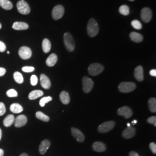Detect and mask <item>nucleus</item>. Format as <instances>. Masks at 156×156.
<instances>
[{
  "label": "nucleus",
  "mask_w": 156,
  "mask_h": 156,
  "mask_svg": "<svg viewBox=\"0 0 156 156\" xmlns=\"http://www.w3.org/2000/svg\"><path fill=\"white\" fill-rule=\"evenodd\" d=\"M87 34L90 37H94L99 33V27L97 21L93 18L90 19L87 24Z\"/></svg>",
  "instance_id": "1"
},
{
  "label": "nucleus",
  "mask_w": 156,
  "mask_h": 156,
  "mask_svg": "<svg viewBox=\"0 0 156 156\" xmlns=\"http://www.w3.org/2000/svg\"><path fill=\"white\" fill-rule=\"evenodd\" d=\"M64 42L67 50L72 52L75 48V44L72 35L69 33H66L64 35Z\"/></svg>",
  "instance_id": "2"
},
{
  "label": "nucleus",
  "mask_w": 156,
  "mask_h": 156,
  "mask_svg": "<svg viewBox=\"0 0 156 156\" xmlns=\"http://www.w3.org/2000/svg\"><path fill=\"white\" fill-rule=\"evenodd\" d=\"M136 84L134 82H124L119 85V90L123 93H128L133 91L136 89Z\"/></svg>",
  "instance_id": "3"
},
{
  "label": "nucleus",
  "mask_w": 156,
  "mask_h": 156,
  "mask_svg": "<svg viewBox=\"0 0 156 156\" xmlns=\"http://www.w3.org/2000/svg\"><path fill=\"white\" fill-rule=\"evenodd\" d=\"M104 69V67L99 63H93L90 64L88 71L90 75L91 76H97L101 73H102Z\"/></svg>",
  "instance_id": "4"
},
{
  "label": "nucleus",
  "mask_w": 156,
  "mask_h": 156,
  "mask_svg": "<svg viewBox=\"0 0 156 156\" xmlns=\"http://www.w3.org/2000/svg\"><path fill=\"white\" fill-rule=\"evenodd\" d=\"M17 8L19 13L23 15H28L31 11L28 4L24 0H20L17 2Z\"/></svg>",
  "instance_id": "5"
},
{
  "label": "nucleus",
  "mask_w": 156,
  "mask_h": 156,
  "mask_svg": "<svg viewBox=\"0 0 156 156\" xmlns=\"http://www.w3.org/2000/svg\"><path fill=\"white\" fill-rule=\"evenodd\" d=\"M64 8L61 5H57L55 6L51 12L52 17L55 20H59L63 16L64 14Z\"/></svg>",
  "instance_id": "6"
},
{
  "label": "nucleus",
  "mask_w": 156,
  "mask_h": 156,
  "mask_svg": "<svg viewBox=\"0 0 156 156\" xmlns=\"http://www.w3.org/2000/svg\"><path fill=\"white\" fill-rule=\"evenodd\" d=\"M116 123L113 121H108L101 124L98 127V130L101 133H105L111 131L115 126Z\"/></svg>",
  "instance_id": "7"
},
{
  "label": "nucleus",
  "mask_w": 156,
  "mask_h": 156,
  "mask_svg": "<svg viewBox=\"0 0 156 156\" xmlns=\"http://www.w3.org/2000/svg\"><path fill=\"white\" fill-rule=\"evenodd\" d=\"M82 84H83V90L84 92L86 93H89L94 86L93 81L87 76H84L82 79Z\"/></svg>",
  "instance_id": "8"
},
{
  "label": "nucleus",
  "mask_w": 156,
  "mask_h": 156,
  "mask_svg": "<svg viewBox=\"0 0 156 156\" xmlns=\"http://www.w3.org/2000/svg\"><path fill=\"white\" fill-rule=\"evenodd\" d=\"M19 55L23 60H27L32 56V51L28 47L22 46L19 50Z\"/></svg>",
  "instance_id": "9"
},
{
  "label": "nucleus",
  "mask_w": 156,
  "mask_h": 156,
  "mask_svg": "<svg viewBox=\"0 0 156 156\" xmlns=\"http://www.w3.org/2000/svg\"><path fill=\"white\" fill-rule=\"evenodd\" d=\"M142 20L145 23H149L152 18V12L149 8H144L142 9L140 13Z\"/></svg>",
  "instance_id": "10"
},
{
  "label": "nucleus",
  "mask_w": 156,
  "mask_h": 156,
  "mask_svg": "<svg viewBox=\"0 0 156 156\" xmlns=\"http://www.w3.org/2000/svg\"><path fill=\"white\" fill-rule=\"evenodd\" d=\"M117 113L120 116H123L126 119H129L133 116V112L128 106H124L121 107L117 110Z\"/></svg>",
  "instance_id": "11"
},
{
  "label": "nucleus",
  "mask_w": 156,
  "mask_h": 156,
  "mask_svg": "<svg viewBox=\"0 0 156 156\" xmlns=\"http://www.w3.org/2000/svg\"><path fill=\"white\" fill-rule=\"evenodd\" d=\"M27 123V118L23 115H19L15 119V126L17 128L22 127Z\"/></svg>",
  "instance_id": "12"
},
{
  "label": "nucleus",
  "mask_w": 156,
  "mask_h": 156,
  "mask_svg": "<svg viewBox=\"0 0 156 156\" xmlns=\"http://www.w3.org/2000/svg\"><path fill=\"white\" fill-rule=\"evenodd\" d=\"M136 129L134 127H127L122 133V136L125 139H130L135 136Z\"/></svg>",
  "instance_id": "13"
},
{
  "label": "nucleus",
  "mask_w": 156,
  "mask_h": 156,
  "mask_svg": "<svg viewBox=\"0 0 156 156\" xmlns=\"http://www.w3.org/2000/svg\"><path fill=\"white\" fill-rule=\"evenodd\" d=\"M71 132H72L73 136L79 142H83L84 140V134L78 128L73 127L71 128Z\"/></svg>",
  "instance_id": "14"
},
{
  "label": "nucleus",
  "mask_w": 156,
  "mask_h": 156,
  "mask_svg": "<svg viewBox=\"0 0 156 156\" xmlns=\"http://www.w3.org/2000/svg\"><path fill=\"white\" fill-rule=\"evenodd\" d=\"M40 82L42 87L45 89H49L51 87V82L49 78L45 74H41L40 76Z\"/></svg>",
  "instance_id": "15"
},
{
  "label": "nucleus",
  "mask_w": 156,
  "mask_h": 156,
  "mask_svg": "<svg viewBox=\"0 0 156 156\" xmlns=\"http://www.w3.org/2000/svg\"><path fill=\"white\" fill-rule=\"evenodd\" d=\"M50 146V142L48 140H42L39 145V151L41 154H45L49 149Z\"/></svg>",
  "instance_id": "16"
},
{
  "label": "nucleus",
  "mask_w": 156,
  "mask_h": 156,
  "mask_svg": "<svg viewBox=\"0 0 156 156\" xmlns=\"http://www.w3.org/2000/svg\"><path fill=\"white\" fill-rule=\"evenodd\" d=\"M134 76L138 81H140V82L143 81L144 79L143 67L139 66L135 69Z\"/></svg>",
  "instance_id": "17"
},
{
  "label": "nucleus",
  "mask_w": 156,
  "mask_h": 156,
  "mask_svg": "<svg viewBox=\"0 0 156 156\" xmlns=\"http://www.w3.org/2000/svg\"><path fill=\"white\" fill-rule=\"evenodd\" d=\"M92 147L97 152H103L106 150V145L101 142H95L93 144Z\"/></svg>",
  "instance_id": "18"
},
{
  "label": "nucleus",
  "mask_w": 156,
  "mask_h": 156,
  "mask_svg": "<svg viewBox=\"0 0 156 156\" xmlns=\"http://www.w3.org/2000/svg\"><path fill=\"white\" fill-rule=\"evenodd\" d=\"M57 56L56 54L52 53L48 57L46 60V64L48 67H53L57 62Z\"/></svg>",
  "instance_id": "19"
},
{
  "label": "nucleus",
  "mask_w": 156,
  "mask_h": 156,
  "mask_svg": "<svg viewBox=\"0 0 156 156\" xmlns=\"http://www.w3.org/2000/svg\"><path fill=\"white\" fill-rule=\"evenodd\" d=\"M12 28L16 30H25L29 28V26L26 23L16 22L13 23Z\"/></svg>",
  "instance_id": "20"
},
{
  "label": "nucleus",
  "mask_w": 156,
  "mask_h": 156,
  "mask_svg": "<svg viewBox=\"0 0 156 156\" xmlns=\"http://www.w3.org/2000/svg\"><path fill=\"white\" fill-rule=\"evenodd\" d=\"M129 38L136 43H140L144 39V37L141 34L136 32H131L129 34Z\"/></svg>",
  "instance_id": "21"
},
{
  "label": "nucleus",
  "mask_w": 156,
  "mask_h": 156,
  "mask_svg": "<svg viewBox=\"0 0 156 156\" xmlns=\"http://www.w3.org/2000/svg\"><path fill=\"white\" fill-rule=\"evenodd\" d=\"M43 95H44V92L42 91L36 90L30 92V93L28 95V98L31 100H34L42 97Z\"/></svg>",
  "instance_id": "22"
},
{
  "label": "nucleus",
  "mask_w": 156,
  "mask_h": 156,
  "mask_svg": "<svg viewBox=\"0 0 156 156\" xmlns=\"http://www.w3.org/2000/svg\"><path fill=\"white\" fill-rule=\"evenodd\" d=\"M60 99L62 101V103L64 105H67L70 102V97L69 94L65 91H62L60 94Z\"/></svg>",
  "instance_id": "23"
},
{
  "label": "nucleus",
  "mask_w": 156,
  "mask_h": 156,
  "mask_svg": "<svg viewBox=\"0 0 156 156\" xmlns=\"http://www.w3.org/2000/svg\"><path fill=\"white\" fill-rule=\"evenodd\" d=\"M15 122V116L13 115H9L4 119L3 124L6 127H11Z\"/></svg>",
  "instance_id": "24"
},
{
  "label": "nucleus",
  "mask_w": 156,
  "mask_h": 156,
  "mask_svg": "<svg viewBox=\"0 0 156 156\" xmlns=\"http://www.w3.org/2000/svg\"><path fill=\"white\" fill-rule=\"evenodd\" d=\"M10 111L14 113H20L23 111V108L19 104L14 103L10 106Z\"/></svg>",
  "instance_id": "25"
},
{
  "label": "nucleus",
  "mask_w": 156,
  "mask_h": 156,
  "mask_svg": "<svg viewBox=\"0 0 156 156\" xmlns=\"http://www.w3.org/2000/svg\"><path fill=\"white\" fill-rule=\"evenodd\" d=\"M0 6L5 10H11L13 8V4L9 0H0Z\"/></svg>",
  "instance_id": "26"
},
{
  "label": "nucleus",
  "mask_w": 156,
  "mask_h": 156,
  "mask_svg": "<svg viewBox=\"0 0 156 156\" xmlns=\"http://www.w3.org/2000/svg\"><path fill=\"white\" fill-rule=\"evenodd\" d=\"M42 49L45 53H48L51 49V43L49 40L45 38L42 41Z\"/></svg>",
  "instance_id": "27"
},
{
  "label": "nucleus",
  "mask_w": 156,
  "mask_h": 156,
  "mask_svg": "<svg viewBox=\"0 0 156 156\" xmlns=\"http://www.w3.org/2000/svg\"><path fill=\"white\" fill-rule=\"evenodd\" d=\"M35 116L37 119L45 122H48L50 120V118L48 116L46 115L43 112L41 111L37 112L35 113Z\"/></svg>",
  "instance_id": "28"
},
{
  "label": "nucleus",
  "mask_w": 156,
  "mask_h": 156,
  "mask_svg": "<svg viewBox=\"0 0 156 156\" xmlns=\"http://www.w3.org/2000/svg\"><path fill=\"white\" fill-rule=\"evenodd\" d=\"M148 105L149 109L151 112H156V99L155 98H151L148 101Z\"/></svg>",
  "instance_id": "29"
},
{
  "label": "nucleus",
  "mask_w": 156,
  "mask_h": 156,
  "mask_svg": "<svg viewBox=\"0 0 156 156\" xmlns=\"http://www.w3.org/2000/svg\"><path fill=\"white\" fill-rule=\"evenodd\" d=\"M13 78L17 83L22 84L24 82V78L22 74L19 72H15L13 73Z\"/></svg>",
  "instance_id": "30"
},
{
  "label": "nucleus",
  "mask_w": 156,
  "mask_h": 156,
  "mask_svg": "<svg viewBox=\"0 0 156 156\" xmlns=\"http://www.w3.org/2000/svg\"><path fill=\"white\" fill-rule=\"evenodd\" d=\"M119 12L123 15L127 16L129 14V8L128 6L126 5L120 6L119 8Z\"/></svg>",
  "instance_id": "31"
},
{
  "label": "nucleus",
  "mask_w": 156,
  "mask_h": 156,
  "mask_svg": "<svg viewBox=\"0 0 156 156\" xmlns=\"http://www.w3.org/2000/svg\"><path fill=\"white\" fill-rule=\"evenodd\" d=\"M51 100H52V97H51L50 96L44 97L39 101V105L41 107H44L46 104L48 103Z\"/></svg>",
  "instance_id": "32"
},
{
  "label": "nucleus",
  "mask_w": 156,
  "mask_h": 156,
  "mask_svg": "<svg viewBox=\"0 0 156 156\" xmlns=\"http://www.w3.org/2000/svg\"><path fill=\"white\" fill-rule=\"evenodd\" d=\"M131 26L134 27L135 29L140 30H141L142 28V24L140 23V21L137 20H134L131 22Z\"/></svg>",
  "instance_id": "33"
},
{
  "label": "nucleus",
  "mask_w": 156,
  "mask_h": 156,
  "mask_svg": "<svg viewBox=\"0 0 156 156\" xmlns=\"http://www.w3.org/2000/svg\"><path fill=\"white\" fill-rule=\"evenodd\" d=\"M6 95L8 97H16L18 95L17 92L15 89H10L6 91Z\"/></svg>",
  "instance_id": "34"
},
{
  "label": "nucleus",
  "mask_w": 156,
  "mask_h": 156,
  "mask_svg": "<svg viewBox=\"0 0 156 156\" xmlns=\"http://www.w3.org/2000/svg\"><path fill=\"white\" fill-rule=\"evenodd\" d=\"M30 83L32 86H35L38 83V78L36 75H33L30 78Z\"/></svg>",
  "instance_id": "35"
},
{
  "label": "nucleus",
  "mask_w": 156,
  "mask_h": 156,
  "mask_svg": "<svg viewBox=\"0 0 156 156\" xmlns=\"http://www.w3.org/2000/svg\"><path fill=\"white\" fill-rule=\"evenodd\" d=\"M5 112L6 108L5 104L3 102H0V116L4 115Z\"/></svg>",
  "instance_id": "36"
},
{
  "label": "nucleus",
  "mask_w": 156,
  "mask_h": 156,
  "mask_svg": "<svg viewBox=\"0 0 156 156\" xmlns=\"http://www.w3.org/2000/svg\"><path fill=\"white\" fill-rule=\"evenodd\" d=\"M23 71L24 72V73H32L35 70V68L33 67H23L22 69Z\"/></svg>",
  "instance_id": "37"
},
{
  "label": "nucleus",
  "mask_w": 156,
  "mask_h": 156,
  "mask_svg": "<svg viewBox=\"0 0 156 156\" xmlns=\"http://www.w3.org/2000/svg\"><path fill=\"white\" fill-rule=\"evenodd\" d=\"M147 122L148 123L151 124L153 125H154L155 127L156 126V117L155 116H151L149 117L147 119Z\"/></svg>",
  "instance_id": "38"
},
{
  "label": "nucleus",
  "mask_w": 156,
  "mask_h": 156,
  "mask_svg": "<svg viewBox=\"0 0 156 156\" xmlns=\"http://www.w3.org/2000/svg\"><path fill=\"white\" fill-rule=\"evenodd\" d=\"M149 147L151 149V151H152L153 153H154V154H156V145L155 143L154 142H151L149 145Z\"/></svg>",
  "instance_id": "39"
},
{
  "label": "nucleus",
  "mask_w": 156,
  "mask_h": 156,
  "mask_svg": "<svg viewBox=\"0 0 156 156\" xmlns=\"http://www.w3.org/2000/svg\"><path fill=\"white\" fill-rule=\"evenodd\" d=\"M6 49V45L3 42L0 41V52H4L5 51Z\"/></svg>",
  "instance_id": "40"
},
{
  "label": "nucleus",
  "mask_w": 156,
  "mask_h": 156,
  "mask_svg": "<svg viewBox=\"0 0 156 156\" xmlns=\"http://www.w3.org/2000/svg\"><path fill=\"white\" fill-rule=\"evenodd\" d=\"M6 73V69L4 68L0 67V77L3 76Z\"/></svg>",
  "instance_id": "41"
},
{
  "label": "nucleus",
  "mask_w": 156,
  "mask_h": 156,
  "mask_svg": "<svg viewBox=\"0 0 156 156\" xmlns=\"http://www.w3.org/2000/svg\"><path fill=\"white\" fill-rule=\"evenodd\" d=\"M129 156H139V154L136 153V152H135V151H130L129 152Z\"/></svg>",
  "instance_id": "42"
},
{
  "label": "nucleus",
  "mask_w": 156,
  "mask_h": 156,
  "mask_svg": "<svg viewBox=\"0 0 156 156\" xmlns=\"http://www.w3.org/2000/svg\"><path fill=\"white\" fill-rule=\"evenodd\" d=\"M150 75L152 76H156V70L155 69H151V71H150Z\"/></svg>",
  "instance_id": "43"
},
{
  "label": "nucleus",
  "mask_w": 156,
  "mask_h": 156,
  "mask_svg": "<svg viewBox=\"0 0 156 156\" xmlns=\"http://www.w3.org/2000/svg\"><path fill=\"white\" fill-rule=\"evenodd\" d=\"M4 151H3V149H0V156H4Z\"/></svg>",
  "instance_id": "44"
},
{
  "label": "nucleus",
  "mask_w": 156,
  "mask_h": 156,
  "mask_svg": "<svg viewBox=\"0 0 156 156\" xmlns=\"http://www.w3.org/2000/svg\"><path fill=\"white\" fill-rule=\"evenodd\" d=\"M20 156H28V154H26V153H22Z\"/></svg>",
  "instance_id": "45"
},
{
  "label": "nucleus",
  "mask_w": 156,
  "mask_h": 156,
  "mask_svg": "<svg viewBox=\"0 0 156 156\" xmlns=\"http://www.w3.org/2000/svg\"><path fill=\"white\" fill-rule=\"evenodd\" d=\"M1 138H2V130L0 128V140H1Z\"/></svg>",
  "instance_id": "46"
},
{
  "label": "nucleus",
  "mask_w": 156,
  "mask_h": 156,
  "mask_svg": "<svg viewBox=\"0 0 156 156\" xmlns=\"http://www.w3.org/2000/svg\"><path fill=\"white\" fill-rule=\"evenodd\" d=\"M137 123V121L136 120H134L133 122H132V123L133 124H135V123Z\"/></svg>",
  "instance_id": "47"
},
{
  "label": "nucleus",
  "mask_w": 156,
  "mask_h": 156,
  "mask_svg": "<svg viewBox=\"0 0 156 156\" xmlns=\"http://www.w3.org/2000/svg\"><path fill=\"white\" fill-rule=\"evenodd\" d=\"M130 126H130V124L128 123V124H127V127H130Z\"/></svg>",
  "instance_id": "48"
},
{
  "label": "nucleus",
  "mask_w": 156,
  "mask_h": 156,
  "mask_svg": "<svg viewBox=\"0 0 156 156\" xmlns=\"http://www.w3.org/2000/svg\"><path fill=\"white\" fill-rule=\"evenodd\" d=\"M1 28H2V26H1V23H0V30L1 29Z\"/></svg>",
  "instance_id": "49"
},
{
  "label": "nucleus",
  "mask_w": 156,
  "mask_h": 156,
  "mask_svg": "<svg viewBox=\"0 0 156 156\" xmlns=\"http://www.w3.org/2000/svg\"><path fill=\"white\" fill-rule=\"evenodd\" d=\"M9 53H10V52H9V51H7V54H9Z\"/></svg>",
  "instance_id": "50"
},
{
  "label": "nucleus",
  "mask_w": 156,
  "mask_h": 156,
  "mask_svg": "<svg viewBox=\"0 0 156 156\" xmlns=\"http://www.w3.org/2000/svg\"><path fill=\"white\" fill-rule=\"evenodd\" d=\"M129 1H134L135 0H129Z\"/></svg>",
  "instance_id": "51"
}]
</instances>
